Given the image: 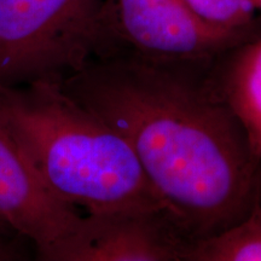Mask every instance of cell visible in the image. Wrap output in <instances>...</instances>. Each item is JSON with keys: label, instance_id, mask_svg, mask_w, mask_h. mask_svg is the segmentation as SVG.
<instances>
[{"label": "cell", "instance_id": "cell-5", "mask_svg": "<svg viewBox=\"0 0 261 261\" xmlns=\"http://www.w3.org/2000/svg\"><path fill=\"white\" fill-rule=\"evenodd\" d=\"M195 241L166 208L81 214L70 232L37 256L41 261H187Z\"/></svg>", "mask_w": 261, "mask_h": 261}, {"label": "cell", "instance_id": "cell-6", "mask_svg": "<svg viewBox=\"0 0 261 261\" xmlns=\"http://www.w3.org/2000/svg\"><path fill=\"white\" fill-rule=\"evenodd\" d=\"M81 212L46 187L0 116V219L40 255L69 233Z\"/></svg>", "mask_w": 261, "mask_h": 261}, {"label": "cell", "instance_id": "cell-7", "mask_svg": "<svg viewBox=\"0 0 261 261\" xmlns=\"http://www.w3.org/2000/svg\"><path fill=\"white\" fill-rule=\"evenodd\" d=\"M214 70L221 92L247 130L254 158L261 163V35L221 55Z\"/></svg>", "mask_w": 261, "mask_h": 261}, {"label": "cell", "instance_id": "cell-10", "mask_svg": "<svg viewBox=\"0 0 261 261\" xmlns=\"http://www.w3.org/2000/svg\"><path fill=\"white\" fill-rule=\"evenodd\" d=\"M4 223L0 221V261L24 260L27 254L23 240Z\"/></svg>", "mask_w": 261, "mask_h": 261}, {"label": "cell", "instance_id": "cell-2", "mask_svg": "<svg viewBox=\"0 0 261 261\" xmlns=\"http://www.w3.org/2000/svg\"><path fill=\"white\" fill-rule=\"evenodd\" d=\"M0 116L65 203L86 213L166 208L128 143L65 92L62 81L0 86Z\"/></svg>", "mask_w": 261, "mask_h": 261}, {"label": "cell", "instance_id": "cell-3", "mask_svg": "<svg viewBox=\"0 0 261 261\" xmlns=\"http://www.w3.org/2000/svg\"><path fill=\"white\" fill-rule=\"evenodd\" d=\"M104 0H0V86L64 80L93 57Z\"/></svg>", "mask_w": 261, "mask_h": 261}, {"label": "cell", "instance_id": "cell-11", "mask_svg": "<svg viewBox=\"0 0 261 261\" xmlns=\"http://www.w3.org/2000/svg\"><path fill=\"white\" fill-rule=\"evenodd\" d=\"M253 5H254V9H255L257 16L261 18V0H253Z\"/></svg>", "mask_w": 261, "mask_h": 261}, {"label": "cell", "instance_id": "cell-4", "mask_svg": "<svg viewBox=\"0 0 261 261\" xmlns=\"http://www.w3.org/2000/svg\"><path fill=\"white\" fill-rule=\"evenodd\" d=\"M256 37L211 27L182 0H104L93 57L208 60Z\"/></svg>", "mask_w": 261, "mask_h": 261}, {"label": "cell", "instance_id": "cell-9", "mask_svg": "<svg viewBox=\"0 0 261 261\" xmlns=\"http://www.w3.org/2000/svg\"><path fill=\"white\" fill-rule=\"evenodd\" d=\"M198 18L220 31L261 35L253 0H182Z\"/></svg>", "mask_w": 261, "mask_h": 261}, {"label": "cell", "instance_id": "cell-8", "mask_svg": "<svg viewBox=\"0 0 261 261\" xmlns=\"http://www.w3.org/2000/svg\"><path fill=\"white\" fill-rule=\"evenodd\" d=\"M187 261H261V200L233 226L195 241Z\"/></svg>", "mask_w": 261, "mask_h": 261}, {"label": "cell", "instance_id": "cell-1", "mask_svg": "<svg viewBox=\"0 0 261 261\" xmlns=\"http://www.w3.org/2000/svg\"><path fill=\"white\" fill-rule=\"evenodd\" d=\"M219 57H93L62 80L65 92L128 143L194 241L233 226L261 200V163L218 84Z\"/></svg>", "mask_w": 261, "mask_h": 261}]
</instances>
